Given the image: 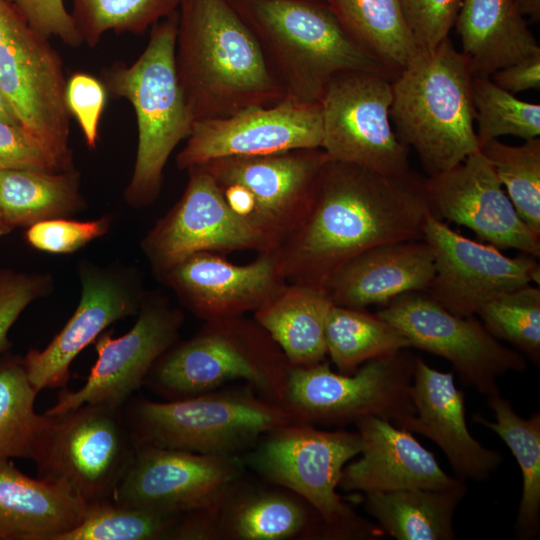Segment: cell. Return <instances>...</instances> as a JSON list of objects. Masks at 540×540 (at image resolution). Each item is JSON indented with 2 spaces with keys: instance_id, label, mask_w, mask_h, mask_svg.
I'll list each match as a JSON object with an SVG mask.
<instances>
[{
  "instance_id": "cell-1",
  "label": "cell",
  "mask_w": 540,
  "mask_h": 540,
  "mask_svg": "<svg viewBox=\"0 0 540 540\" xmlns=\"http://www.w3.org/2000/svg\"><path fill=\"white\" fill-rule=\"evenodd\" d=\"M430 214L425 178L328 160L303 223L274 251L289 283L323 289L347 261L381 244L420 240Z\"/></svg>"
},
{
  "instance_id": "cell-2",
  "label": "cell",
  "mask_w": 540,
  "mask_h": 540,
  "mask_svg": "<svg viewBox=\"0 0 540 540\" xmlns=\"http://www.w3.org/2000/svg\"><path fill=\"white\" fill-rule=\"evenodd\" d=\"M178 81L193 122L285 98L254 34L229 0H180Z\"/></svg>"
},
{
  "instance_id": "cell-3",
  "label": "cell",
  "mask_w": 540,
  "mask_h": 540,
  "mask_svg": "<svg viewBox=\"0 0 540 540\" xmlns=\"http://www.w3.org/2000/svg\"><path fill=\"white\" fill-rule=\"evenodd\" d=\"M472 79L466 58L448 36L434 48L418 49L392 80L390 120L428 177L480 151Z\"/></svg>"
},
{
  "instance_id": "cell-4",
  "label": "cell",
  "mask_w": 540,
  "mask_h": 540,
  "mask_svg": "<svg viewBox=\"0 0 540 540\" xmlns=\"http://www.w3.org/2000/svg\"><path fill=\"white\" fill-rule=\"evenodd\" d=\"M229 1L254 34L289 99L320 103L329 80L344 71H377L389 77L350 38L324 1Z\"/></svg>"
},
{
  "instance_id": "cell-5",
  "label": "cell",
  "mask_w": 540,
  "mask_h": 540,
  "mask_svg": "<svg viewBox=\"0 0 540 540\" xmlns=\"http://www.w3.org/2000/svg\"><path fill=\"white\" fill-rule=\"evenodd\" d=\"M177 26L178 10L152 26L146 48L132 65L116 62L102 71L106 93L127 99L136 114V160L125 190L133 207L148 206L158 197L166 163L193 123L176 72Z\"/></svg>"
},
{
  "instance_id": "cell-6",
  "label": "cell",
  "mask_w": 540,
  "mask_h": 540,
  "mask_svg": "<svg viewBox=\"0 0 540 540\" xmlns=\"http://www.w3.org/2000/svg\"><path fill=\"white\" fill-rule=\"evenodd\" d=\"M290 367L268 332L242 315L205 321L157 360L143 384L175 400L243 380L263 399L281 405Z\"/></svg>"
},
{
  "instance_id": "cell-7",
  "label": "cell",
  "mask_w": 540,
  "mask_h": 540,
  "mask_svg": "<svg viewBox=\"0 0 540 540\" xmlns=\"http://www.w3.org/2000/svg\"><path fill=\"white\" fill-rule=\"evenodd\" d=\"M124 413L137 445L218 455H240L292 422L247 383L165 402L139 398Z\"/></svg>"
},
{
  "instance_id": "cell-8",
  "label": "cell",
  "mask_w": 540,
  "mask_h": 540,
  "mask_svg": "<svg viewBox=\"0 0 540 540\" xmlns=\"http://www.w3.org/2000/svg\"><path fill=\"white\" fill-rule=\"evenodd\" d=\"M361 450L358 432L291 422L264 434L242 459L269 483L309 503L323 522L324 539H376L382 532L336 492L343 468Z\"/></svg>"
},
{
  "instance_id": "cell-9",
  "label": "cell",
  "mask_w": 540,
  "mask_h": 540,
  "mask_svg": "<svg viewBox=\"0 0 540 540\" xmlns=\"http://www.w3.org/2000/svg\"><path fill=\"white\" fill-rule=\"evenodd\" d=\"M328 156L300 148L256 156H231L202 166L229 208L274 252L305 220Z\"/></svg>"
},
{
  "instance_id": "cell-10",
  "label": "cell",
  "mask_w": 540,
  "mask_h": 540,
  "mask_svg": "<svg viewBox=\"0 0 540 540\" xmlns=\"http://www.w3.org/2000/svg\"><path fill=\"white\" fill-rule=\"evenodd\" d=\"M47 416L31 459L38 477L66 485L89 506L112 500L137 448L124 406L86 403Z\"/></svg>"
},
{
  "instance_id": "cell-11",
  "label": "cell",
  "mask_w": 540,
  "mask_h": 540,
  "mask_svg": "<svg viewBox=\"0 0 540 540\" xmlns=\"http://www.w3.org/2000/svg\"><path fill=\"white\" fill-rule=\"evenodd\" d=\"M416 358L402 349L350 375L333 372L326 360L291 366L280 406L292 422L314 426H344L371 416L398 424L416 412L410 396Z\"/></svg>"
},
{
  "instance_id": "cell-12",
  "label": "cell",
  "mask_w": 540,
  "mask_h": 540,
  "mask_svg": "<svg viewBox=\"0 0 540 540\" xmlns=\"http://www.w3.org/2000/svg\"><path fill=\"white\" fill-rule=\"evenodd\" d=\"M66 84L61 56L49 39L8 0H0V89L60 171L73 168Z\"/></svg>"
},
{
  "instance_id": "cell-13",
  "label": "cell",
  "mask_w": 540,
  "mask_h": 540,
  "mask_svg": "<svg viewBox=\"0 0 540 540\" xmlns=\"http://www.w3.org/2000/svg\"><path fill=\"white\" fill-rule=\"evenodd\" d=\"M392 79L368 70L344 71L327 83L320 100L329 160L353 163L384 175L410 170L408 152L392 129Z\"/></svg>"
},
{
  "instance_id": "cell-14",
  "label": "cell",
  "mask_w": 540,
  "mask_h": 540,
  "mask_svg": "<svg viewBox=\"0 0 540 540\" xmlns=\"http://www.w3.org/2000/svg\"><path fill=\"white\" fill-rule=\"evenodd\" d=\"M377 314L414 347L449 361L461 382L486 397L500 392L497 379L527 369L526 357L499 342L474 316H457L426 292H407Z\"/></svg>"
},
{
  "instance_id": "cell-15",
  "label": "cell",
  "mask_w": 540,
  "mask_h": 540,
  "mask_svg": "<svg viewBox=\"0 0 540 540\" xmlns=\"http://www.w3.org/2000/svg\"><path fill=\"white\" fill-rule=\"evenodd\" d=\"M240 455L137 445L112 500L181 514L220 503L245 478Z\"/></svg>"
},
{
  "instance_id": "cell-16",
  "label": "cell",
  "mask_w": 540,
  "mask_h": 540,
  "mask_svg": "<svg viewBox=\"0 0 540 540\" xmlns=\"http://www.w3.org/2000/svg\"><path fill=\"white\" fill-rule=\"evenodd\" d=\"M133 327L113 338L104 331L95 340L97 359L85 384L63 390L46 414H60L86 403L124 406L144 383L157 360L176 344L182 311L159 294H145Z\"/></svg>"
},
{
  "instance_id": "cell-17",
  "label": "cell",
  "mask_w": 540,
  "mask_h": 540,
  "mask_svg": "<svg viewBox=\"0 0 540 540\" xmlns=\"http://www.w3.org/2000/svg\"><path fill=\"white\" fill-rule=\"evenodd\" d=\"M422 239L430 246L435 273L427 294L449 312L474 316L493 298L531 284L539 285L536 257L502 254L491 244L471 240L444 221L427 216Z\"/></svg>"
},
{
  "instance_id": "cell-18",
  "label": "cell",
  "mask_w": 540,
  "mask_h": 540,
  "mask_svg": "<svg viewBox=\"0 0 540 540\" xmlns=\"http://www.w3.org/2000/svg\"><path fill=\"white\" fill-rule=\"evenodd\" d=\"M187 171L183 195L141 243L157 276L199 252L268 253L262 238L229 208L209 173L202 166Z\"/></svg>"
},
{
  "instance_id": "cell-19",
  "label": "cell",
  "mask_w": 540,
  "mask_h": 540,
  "mask_svg": "<svg viewBox=\"0 0 540 540\" xmlns=\"http://www.w3.org/2000/svg\"><path fill=\"white\" fill-rule=\"evenodd\" d=\"M322 138L320 103L285 97L269 107L253 106L228 117L193 122L176 165L187 170L222 157L321 148Z\"/></svg>"
},
{
  "instance_id": "cell-20",
  "label": "cell",
  "mask_w": 540,
  "mask_h": 540,
  "mask_svg": "<svg viewBox=\"0 0 540 540\" xmlns=\"http://www.w3.org/2000/svg\"><path fill=\"white\" fill-rule=\"evenodd\" d=\"M79 273L81 297L74 314L43 350H30L22 358L37 392L65 386L76 356L108 326L137 314L145 296L131 269L82 263Z\"/></svg>"
},
{
  "instance_id": "cell-21",
  "label": "cell",
  "mask_w": 540,
  "mask_h": 540,
  "mask_svg": "<svg viewBox=\"0 0 540 540\" xmlns=\"http://www.w3.org/2000/svg\"><path fill=\"white\" fill-rule=\"evenodd\" d=\"M425 191L435 218L466 226L496 248L540 256V237L519 217L481 151L426 177Z\"/></svg>"
},
{
  "instance_id": "cell-22",
  "label": "cell",
  "mask_w": 540,
  "mask_h": 540,
  "mask_svg": "<svg viewBox=\"0 0 540 540\" xmlns=\"http://www.w3.org/2000/svg\"><path fill=\"white\" fill-rule=\"evenodd\" d=\"M204 321L255 312L287 281L272 252L236 265L213 252L193 254L158 276Z\"/></svg>"
},
{
  "instance_id": "cell-23",
  "label": "cell",
  "mask_w": 540,
  "mask_h": 540,
  "mask_svg": "<svg viewBox=\"0 0 540 540\" xmlns=\"http://www.w3.org/2000/svg\"><path fill=\"white\" fill-rule=\"evenodd\" d=\"M410 396L415 414L395 425L436 443L456 478L480 482L498 468L501 453L483 446L468 430L465 396L452 372L438 371L417 357Z\"/></svg>"
},
{
  "instance_id": "cell-24",
  "label": "cell",
  "mask_w": 540,
  "mask_h": 540,
  "mask_svg": "<svg viewBox=\"0 0 540 540\" xmlns=\"http://www.w3.org/2000/svg\"><path fill=\"white\" fill-rule=\"evenodd\" d=\"M355 425L361 457L345 465L338 488L363 493L448 489L463 481L448 475L412 432L393 422L371 416Z\"/></svg>"
},
{
  "instance_id": "cell-25",
  "label": "cell",
  "mask_w": 540,
  "mask_h": 540,
  "mask_svg": "<svg viewBox=\"0 0 540 540\" xmlns=\"http://www.w3.org/2000/svg\"><path fill=\"white\" fill-rule=\"evenodd\" d=\"M435 273L423 239L381 244L353 257L325 283L334 305L366 309L407 292H427Z\"/></svg>"
},
{
  "instance_id": "cell-26",
  "label": "cell",
  "mask_w": 540,
  "mask_h": 540,
  "mask_svg": "<svg viewBox=\"0 0 540 540\" xmlns=\"http://www.w3.org/2000/svg\"><path fill=\"white\" fill-rule=\"evenodd\" d=\"M88 508L66 485L29 477L0 459V540H58Z\"/></svg>"
},
{
  "instance_id": "cell-27",
  "label": "cell",
  "mask_w": 540,
  "mask_h": 540,
  "mask_svg": "<svg viewBox=\"0 0 540 540\" xmlns=\"http://www.w3.org/2000/svg\"><path fill=\"white\" fill-rule=\"evenodd\" d=\"M274 486L244 478L220 504V540L324 539V525L314 508L292 491Z\"/></svg>"
},
{
  "instance_id": "cell-28",
  "label": "cell",
  "mask_w": 540,
  "mask_h": 540,
  "mask_svg": "<svg viewBox=\"0 0 540 540\" xmlns=\"http://www.w3.org/2000/svg\"><path fill=\"white\" fill-rule=\"evenodd\" d=\"M454 26L473 77H490L540 53L514 0H463Z\"/></svg>"
},
{
  "instance_id": "cell-29",
  "label": "cell",
  "mask_w": 540,
  "mask_h": 540,
  "mask_svg": "<svg viewBox=\"0 0 540 540\" xmlns=\"http://www.w3.org/2000/svg\"><path fill=\"white\" fill-rule=\"evenodd\" d=\"M333 305L323 289L286 282L254 312V320L291 366L307 367L326 360L325 324Z\"/></svg>"
},
{
  "instance_id": "cell-30",
  "label": "cell",
  "mask_w": 540,
  "mask_h": 540,
  "mask_svg": "<svg viewBox=\"0 0 540 540\" xmlns=\"http://www.w3.org/2000/svg\"><path fill=\"white\" fill-rule=\"evenodd\" d=\"M465 481L448 489L365 493L366 511L397 540H454L453 518Z\"/></svg>"
},
{
  "instance_id": "cell-31",
  "label": "cell",
  "mask_w": 540,
  "mask_h": 540,
  "mask_svg": "<svg viewBox=\"0 0 540 540\" xmlns=\"http://www.w3.org/2000/svg\"><path fill=\"white\" fill-rule=\"evenodd\" d=\"M350 38L393 80L418 51L401 0H326Z\"/></svg>"
},
{
  "instance_id": "cell-32",
  "label": "cell",
  "mask_w": 540,
  "mask_h": 540,
  "mask_svg": "<svg viewBox=\"0 0 540 540\" xmlns=\"http://www.w3.org/2000/svg\"><path fill=\"white\" fill-rule=\"evenodd\" d=\"M79 173L33 169L0 171V210L12 229L67 217L85 207Z\"/></svg>"
},
{
  "instance_id": "cell-33",
  "label": "cell",
  "mask_w": 540,
  "mask_h": 540,
  "mask_svg": "<svg viewBox=\"0 0 540 540\" xmlns=\"http://www.w3.org/2000/svg\"><path fill=\"white\" fill-rule=\"evenodd\" d=\"M495 420L480 414L474 421L497 434L515 457L522 475V493L515 533L519 539L537 537L540 531V413L528 418L516 413L500 392L487 397Z\"/></svg>"
},
{
  "instance_id": "cell-34",
  "label": "cell",
  "mask_w": 540,
  "mask_h": 540,
  "mask_svg": "<svg viewBox=\"0 0 540 540\" xmlns=\"http://www.w3.org/2000/svg\"><path fill=\"white\" fill-rule=\"evenodd\" d=\"M327 355L342 374H354L365 362L411 348L402 333L366 309L333 305L325 324Z\"/></svg>"
},
{
  "instance_id": "cell-35",
  "label": "cell",
  "mask_w": 540,
  "mask_h": 540,
  "mask_svg": "<svg viewBox=\"0 0 540 540\" xmlns=\"http://www.w3.org/2000/svg\"><path fill=\"white\" fill-rule=\"evenodd\" d=\"M37 393L22 358L0 359V459H32L48 420L35 411Z\"/></svg>"
},
{
  "instance_id": "cell-36",
  "label": "cell",
  "mask_w": 540,
  "mask_h": 540,
  "mask_svg": "<svg viewBox=\"0 0 540 540\" xmlns=\"http://www.w3.org/2000/svg\"><path fill=\"white\" fill-rule=\"evenodd\" d=\"M481 153L505 186L517 214L530 230L540 237V139L525 140L511 146L492 139Z\"/></svg>"
},
{
  "instance_id": "cell-37",
  "label": "cell",
  "mask_w": 540,
  "mask_h": 540,
  "mask_svg": "<svg viewBox=\"0 0 540 540\" xmlns=\"http://www.w3.org/2000/svg\"><path fill=\"white\" fill-rule=\"evenodd\" d=\"M181 514L103 501L58 540H170Z\"/></svg>"
},
{
  "instance_id": "cell-38",
  "label": "cell",
  "mask_w": 540,
  "mask_h": 540,
  "mask_svg": "<svg viewBox=\"0 0 540 540\" xmlns=\"http://www.w3.org/2000/svg\"><path fill=\"white\" fill-rule=\"evenodd\" d=\"M70 13L83 43L95 47L104 33L144 34L178 10L180 0H71Z\"/></svg>"
},
{
  "instance_id": "cell-39",
  "label": "cell",
  "mask_w": 540,
  "mask_h": 540,
  "mask_svg": "<svg viewBox=\"0 0 540 540\" xmlns=\"http://www.w3.org/2000/svg\"><path fill=\"white\" fill-rule=\"evenodd\" d=\"M498 340L511 344L534 364L540 362V288L531 284L505 292L476 313Z\"/></svg>"
},
{
  "instance_id": "cell-40",
  "label": "cell",
  "mask_w": 540,
  "mask_h": 540,
  "mask_svg": "<svg viewBox=\"0 0 540 540\" xmlns=\"http://www.w3.org/2000/svg\"><path fill=\"white\" fill-rule=\"evenodd\" d=\"M472 97L480 149L500 136L512 135L524 140L539 137V104L518 99L489 77H473Z\"/></svg>"
},
{
  "instance_id": "cell-41",
  "label": "cell",
  "mask_w": 540,
  "mask_h": 540,
  "mask_svg": "<svg viewBox=\"0 0 540 540\" xmlns=\"http://www.w3.org/2000/svg\"><path fill=\"white\" fill-rule=\"evenodd\" d=\"M111 222L112 218L108 215L90 221L53 218L29 226L25 239L29 245L40 251L69 254L105 235Z\"/></svg>"
},
{
  "instance_id": "cell-42",
  "label": "cell",
  "mask_w": 540,
  "mask_h": 540,
  "mask_svg": "<svg viewBox=\"0 0 540 540\" xmlns=\"http://www.w3.org/2000/svg\"><path fill=\"white\" fill-rule=\"evenodd\" d=\"M45 274L0 269V353L9 347L8 333L24 309L51 287Z\"/></svg>"
},
{
  "instance_id": "cell-43",
  "label": "cell",
  "mask_w": 540,
  "mask_h": 540,
  "mask_svg": "<svg viewBox=\"0 0 540 540\" xmlns=\"http://www.w3.org/2000/svg\"><path fill=\"white\" fill-rule=\"evenodd\" d=\"M463 0H401L418 49L437 46L454 27Z\"/></svg>"
},
{
  "instance_id": "cell-44",
  "label": "cell",
  "mask_w": 540,
  "mask_h": 540,
  "mask_svg": "<svg viewBox=\"0 0 540 540\" xmlns=\"http://www.w3.org/2000/svg\"><path fill=\"white\" fill-rule=\"evenodd\" d=\"M106 95L103 83L87 73L76 72L67 80L66 105L71 116L76 118L89 148H95L97 144Z\"/></svg>"
},
{
  "instance_id": "cell-45",
  "label": "cell",
  "mask_w": 540,
  "mask_h": 540,
  "mask_svg": "<svg viewBox=\"0 0 540 540\" xmlns=\"http://www.w3.org/2000/svg\"><path fill=\"white\" fill-rule=\"evenodd\" d=\"M8 169L60 172L42 144L23 125L0 121V171Z\"/></svg>"
},
{
  "instance_id": "cell-46",
  "label": "cell",
  "mask_w": 540,
  "mask_h": 540,
  "mask_svg": "<svg viewBox=\"0 0 540 540\" xmlns=\"http://www.w3.org/2000/svg\"><path fill=\"white\" fill-rule=\"evenodd\" d=\"M40 36H55L71 47L83 44L63 0H8Z\"/></svg>"
},
{
  "instance_id": "cell-47",
  "label": "cell",
  "mask_w": 540,
  "mask_h": 540,
  "mask_svg": "<svg viewBox=\"0 0 540 540\" xmlns=\"http://www.w3.org/2000/svg\"><path fill=\"white\" fill-rule=\"evenodd\" d=\"M221 502L182 513L170 540H220L218 515Z\"/></svg>"
},
{
  "instance_id": "cell-48",
  "label": "cell",
  "mask_w": 540,
  "mask_h": 540,
  "mask_svg": "<svg viewBox=\"0 0 540 540\" xmlns=\"http://www.w3.org/2000/svg\"><path fill=\"white\" fill-rule=\"evenodd\" d=\"M490 80L515 95L540 88V53L501 68L490 75Z\"/></svg>"
},
{
  "instance_id": "cell-49",
  "label": "cell",
  "mask_w": 540,
  "mask_h": 540,
  "mask_svg": "<svg viewBox=\"0 0 540 540\" xmlns=\"http://www.w3.org/2000/svg\"><path fill=\"white\" fill-rule=\"evenodd\" d=\"M0 121L22 125L9 99L0 89Z\"/></svg>"
},
{
  "instance_id": "cell-50",
  "label": "cell",
  "mask_w": 540,
  "mask_h": 540,
  "mask_svg": "<svg viewBox=\"0 0 540 540\" xmlns=\"http://www.w3.org/2000/svg\"><path fill=\"white\" fill-rule=\"evenodd\" d=\"M525 17L534 23L540 20V0H514Z\"/></svg>"
},
{
  "instance_id": "cell-51",
  "label": "cell",
  "mask_w": 540,
  "mask_h": 540,
  "mask_svg": "<svg viewBox=\"0 0 540 540\" xmlns=\"http://www.w3.org/2000/svg\"><path fill=\"white\" fill-rule=\"evenodd\" d=\"M13 229L10 227V225L6 222L1 210H0V237L7 235L10 233Z\"/></svg>"
},
{
  "instance_id": "cell-52",
  "label": "cell",
  "mask_w": 540,
  "mask_h": 540,
  "mask_svg": "<svg viewBox=\"0 0 540 540\" xmlns=\"http://www.w3.org/2000/svg\"><path fill=\"white\" fill-rule=\"evenodd\" d=\"M320 1H324V2H325L326 0H320Z\"/></svg>"
}]
</instances>
